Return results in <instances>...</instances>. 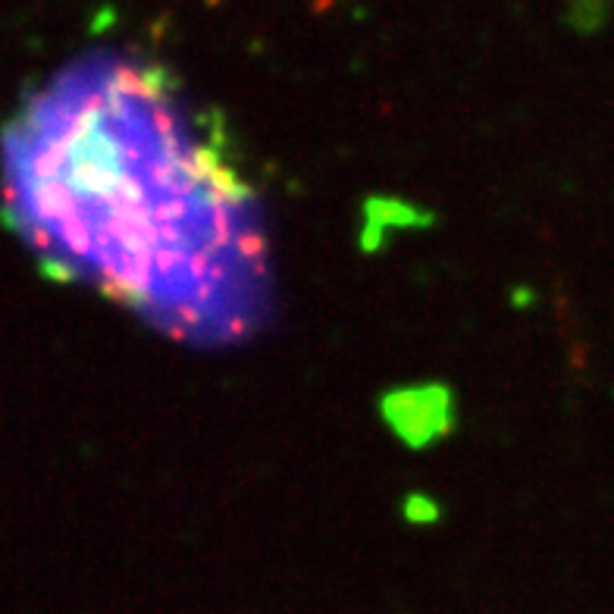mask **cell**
Returning a JSON list of instances; mask_svg holds the SVG:
<instances>
[{
    "label": "cell",
    "mask_w": 614,
    "mask_h": 614,
    "mask_svg": "<svg viewBox=\"0 0 614 614\" xmlns=\"http://www.w3.org/2000/svg\"><path fill=\"white\" fill-rule=\"evenodd\" d=\"M0 188L41 264L160 333L239 345L273 314L254 185L157 60L66 63L7 123Z\"/></svg>",
    "instance_id": "cell-1"
}]
</instances>
